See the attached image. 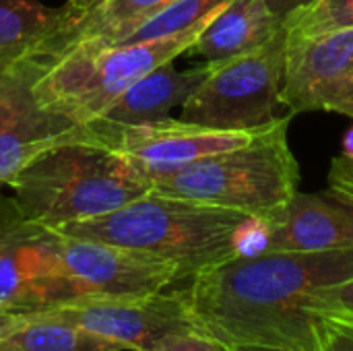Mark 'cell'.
Segmentation results:
<instances>
[{
	"label": "cell",
	"instance_id": "obj_15",
	"mask_svg": "<svg viewBox=\"0 0 353 351\" xmlns=\"http://www.w3.org/2000/svg\"><path fill=\"white\" fill-rule=\"evenodd\" d=\"M285 25L267 8L265 0H230L186 50L205 64H221L250 54L271 41Z\"/></svg>",
	"mask_w": 353,
	"mask_h": 351
},
{
	"label": "cell",
	"instance_id": "obj_30",
	"mask_svg": "<svg viewBox=\"0 0 353 351\" xmlns=\"http://www.w3.org/2000/svg\"><path fill=\"white\" fill-rule=\"evenodd\" d=\"M234 351H279V350H259V348H242V350H234Z\"/></svg>",
	"mask_w": 353,
	"mask_h": 351
},
{
	"label": "cell",
	"instance_id": "obj_9",
	"mask_svg": "<svg viewBox=\"0 0 353 351\" xmlns=\"http://www.w3.org/2000/svg\"><path fill=\"white\" fill-rule=\"evenodd\" d=\"M281 103L290 116L337 112L353 120V27L288 35Z\"/></svg>",
	"mask_w": 353,
	"mask_h": 351
},
{
	"label": "cell",
	"instance_id": "obj_23",
	"mask_svg": "<svg viewBox=\"0 0 353 351\" xmlns=\"http://www.w3.org/2000/svg\"><path fill=\"white\" fill-rule=\"evenodd\" d=\"M153 351H230L217 339L205 335L203 331H184L163 339Z\"/></svg>",
	"mask_w": 353,
	"mask_h": 351
},
{
	"label": "cell",
	"instance_id": "obj_6",
	"mask_svg": "<svg viewBox=\"0 0 353 351\" xmlns=\"http://www.w3.org/2000/svg\"><path fill=\"white\" fill-rule=\"evenodd\" d=\"M288 33L279 31L263 48L211 66L180 110V120L215 130L256 132L279 120Z\"/></svg>",
	"mask_w": 353,
	"mask_h": 351
},
{
	"label": "cell",
	"instance_id": "obj_3",
	"mask_svg": "<svg viewBox=\"0 0 353 351\" xmlns=\"http://www.w3.org/2000/svg\"><path fill=\"white\" fill-rule=\"evenodd\" d=\"M8 188L19 215L48 230L101 217L153 190L97 132L41 151Z\"/></svg>",
	"mask_w": 353,
	"mask_h": 351
},
{
	"label": "cell",
	"instance_id": "obj_5",
	"mask_svg": "<svg viewBox=\"0 0 353 351\" xmlns=\"http://www.w3.org/2000/svg\"><path fill=\"white\" fill-rule=\"evenodd\" d=\"M290 120L292 116L275 120L244 147L203 157L155 178L153 190L263 219L298 192L300 166L288 143Z\"/></svg>",
	"mask_w": 353,
	"mask_h": 351
},
{
	"label": "cell",
	"instance_id": "obj_10",
	"mask_svg": "<svg viewBox=\"0 0 353 351\" xmlns=\"http://www.w3.org/2000/svg\"><path fill=\"white\" fill-rule=\"evenodd\" d=\"M89 126H93L101 143L118 151L149 182L203 157L244 147L259 132L215 130L182 122L180 118L134 126H108L101 122Z\"/></svg>",
	"mask_w": 353,
	"mask_h": 351
},
{
	"label": "cell",
	"instance_id": "obj_13",
	"mask_svg": "<svg viewBox=\"0 0 353 351\" xmlns=\"http://www.w3.org/2000/svg\"><path fill=\"white\" fill-rule=\"evenodd\" d=\"M81 0H0V74L52 64L81 35Z\"/></svg>",
	"mask_w": 353,
	"mask_h": 351
},
{
	"label": "cell",
	"instance_id": "obj_19",
	"mask_svg": "<svg viewBox=\"0 0 353 351\" xmlns=\"http://www.w3.org/2000/svg\"><path fill=\"white\" fill-rule=\"evenodd\" d=\"M174 0H99L83 21L79 39L116 43L134 25Z\"/></svg>",
	"mask_w": 353,
	"mask_h": 351
},
{
	"label": "cell",
	"instance_id": "obj_7",
	"mask_svg": "<svg viewBox=\"0 0 353 351\" xmlns=\"http://www.w3.org/2000/svg\"><path fill=\"white\" fill-rule=\"evenodd\" d=\"M85 298L56 254L54 232L25 221L0 197V308L33 312Z\"/></svg>",
	"mask_w": 353,
	"mask_h": 351
},
{
	"label": "cell",
	"instance_id": "obj_29",
	"mask_svg": "<svg viewBox=\"0 0 353 351\" xmlns=\"http://www.w3.org/2000/svg\"><path fill=\"white\" fill-rule=\"evenodd\" d=\"M0 351H19V350H17V348L8 341V337H6V339H2V341H0Z\"/></svg>",
	"mask_w": 353,
	"mask_h": 351
},
{
	"label": "cell",
	"instance_id": "obj_11",
	"mask_svg": "<svg viewBox=\"0 0 353 351\" xmlns=\"http://www.w3.org/2000/svg\"><path fill=\"white\" fill-rule=\"evenodd\" d=\"M52 232L62 269L85 298L149 296L182 281L178 267L159 257Z\"/></svg>",
	"mask_w": 353,
	"mask_h": 351
},
{
	"label": "cell",
	"instance_id": "obj_4",
	"mask_svg": "<svg viewBox=\"0 0 353 351\" xmlns=\"http://www.w3.org/2000/svg\"><path fill=\"white\" fill-rule=\"evenodd\" d=\"M205 27L139 43L77 39L33 83V99L70 124H93L132 83L186 54Z\"/></svg>",
	"mask_w": 353,
	"mask_h": 351
},
{
	"label": "cell",
	"instance_id": "obj_12",
	"mask_svg": "<svg viewBox=\"0 0 353 351\" xmlns=\"http://www.w3.org/2000/svg\"><path fill=\"white\" fill-rule=\"evenodd\" d=\"M353 248V207L337 194L296 192L283 207L256 219L244 252H327Z\"/></svg>",
	"mask_w": 353,
	"mask_h": 351
},
{
	"label": "cell",
	"instance_id": "obj_25",
	"mask_svg": "<svg viewBox=\"0 0 353 351\" xmlns=\"http://www.w3.org/2000/svg\"><path fill=\"white\" fill-rule=\"evenodd\" d=\"M319 351H353V333L321 319Z\"/></svg>",
	"mask_w": 353,
	"mask_h": 351
},
{
	"label": "cell",
	"instance_id": "obj_2",
	"mask_svg": "<svg viewBox=\"0 0 353 351\" xmlns=\"http://www.w3.org/2000/svg\"><path fill=\"white\" fill-rule=\"evenodd\" d=\"M254 223L256 217L242 211L151 190L112 213L54 230L64 236L159 257L174 263L182 279H190L213 265L242 254Z\"/></svg>",
	"mask_w": 353,
	"mask_h": 351
},
{
	"label": "cell",
	"instance_id": "obj_28",
	"mask_svg": "<svg viewBox=\"0 0 353 351\" xmlns=\"http://www.w3.org/2000/svg\"><path fill=\"white\" fill-rule=\"evenodd\" d=\"M343 155L353 157V126L347 130V134H345V141H343Z\"/></svg>",
	"mask_w": 353,
	"mask_h": 351
},
{
	"label": "cell",
	"instance_id": "obj_31",
	"mask_svg": "<svg viewBox=\"0 0 353 351\" xmlns=\"http://www.w3.org/2000/svg\"><path fill=\"white\" fill-rule=\"evenodd\" d=\"M81 2H85V4H87L89 8H93V6H95V4H97L99 0H81Z\"/></svg>",
	"mask_w": 353,
	"mask_h": 351
},
{
	"label": "cell",
	"instance_id": "obj_1",
	"mask_svg": "<svg viewBox=\"0 0 353 351\" xmlns=\"http://www.w3.org/2000/svg\"><path fill=\"white\" fill-rule=\"evenodd\" d=\"M350 277L353 248L252 252L196 273L182 294L196 329L230 351H319L321 319L306 298Z\"/></svg>",
	"mask_w": 353,
	"mask_h": 351
},
{
	"label": "cell",
	"instance_id": "obj_17",
	"mask_svg": "<svg viewBox=\"0 0 353 351\" xmlns=\"http://www.w3.org/2000/svg\"><path fill=\"white\" fill-rule=\"evenodd\" d=\"M29 314V323L8 337L19 351H126L120 343L74 323L46 317L39 310Z\"/></svg>",
	"mask_w": 353,
	"mask_h": 351
},
{
	"label": "cell",
	"instance_id": "obj_24",
	"mask_svg": "<svg viewBox=\"0 0 353 351\" xmlns=\"http://www.w3.org/2000/svg\"><path fill=\"white\" fill-rule=\"evenodd\" d=\"M329 190L353 207V157L339 155L329 170Z\"/></svg>",
	"mask_w": 353,
	"mask_h": 351
},
{
	"label": "cell",
	"instance_id": "obj_20",
	"mask_svg": "<svg viewBox=\"0 0 353 351\" xmlns=\"http://www.w3.org/2000/svg\"><path fill=\"white\" fill-rule=\"evenodd\" d=\"M50 64H29L12 72L0 74V126L12 124L39 110L31 87Z\"/></svg>",
	"mask_w": 353,
	"mask_h": 351
},
{
	"label": "cell",
	"instance_id": "obj_21",
	"mask_svg": "<svg viewBox=\"0 0 353 351\" xmlns=\"http://www.w3.org/2000/svg\"><path fill=\"white\" fill-rule=\"evenodd\" d=\"M352 27L353 0H314L285 23L288 35H319Z\"/></svg>",
	"mask_w": 353,
	"mask_h": 351
},
{
	"label": "cell",
	"instance_id": "obj_26",
	"mask_svg": "<svg viewBox=\"0 0 353 351\" xmlns=\"http://www.w3.org/2000/svg\"><path fill=\"white\" fill-rule=\"evenodd\" d=\"M314 0H265L267 8L285 25L294 14H298L300 10L308 8Z\"/></svg>",
	"mask_w": 353,
	"mask_h": 351
},
{
	"label": "cell",
	"instance_id": "obj_8",
	"mask_svg": "<svg viewBox=\"0 0 353 351\" xmlns=\"http://www.w3.org/2000/svg\"><path fill=\"white\" fill-rule=\"evenodd\" d=\"M39 312L74 323L132 351H153L163 339L196 329L184 294L165 290L128 298L91 296Z\"/></svg>",
	"mask_w": 353,
	"mask_h": 351
},
{
	"label": "cell",
	"instance_id": "obj_27",
	"mask_svg": "<svg viewBox=\"0 0 353 351\" xmlns=\"http://www.w3.org/2000/svg\"><path fill=\"white\" fill-rule=\"evenodd\" d=\"M29 312H19V310H8L0 308V341L10 337L17 329L29 323Z\"/></svg>",
	"mask_w": 353,
	"mask_h": 351
},
{
	"label": "cell",
	"instance_id": "obj_18",
	"mask_svg": "<svg viewBox=\"0 0 353 351\" xmlns=\"http://www.w3.org/2000/svg\"><path fill=\"white\" fill-rule=\"evenodd\" d=\"M230 0H174L159 8L130 31H126L116 43H139L165 35L186 31L190 27L209 23Z\"/></svg>",
	"mask_w": 353,
	"mask_h": 351
},
{
	"label": "cell",
	"instance_id": "obj_22",
	"mask_svg": "<svg viewBox=\"0 0 353 351\" xmlns=\"http://www.w3.org/2000/svg\"><path fill=\"white\" fill-rule=\"evenodd\" d=\"M306 310L353 333V277L312 292L306 298Z\"/></svg>",
	"mask_w": 353,
	"mask_h": 351
},
{
	"label": "cell",
	"instance_id": "obj_16",
	"mask_svg": "<svg viewBox=\"0 0 353 351\" xmlns=\"http://www.w3.org/2000/svg\"><path fill=\"white\" fill-rule=\"evenodd\" d=\"M91 134L89 126L70 124L41 108L12 124L0 126V188L8 186V182L41 151Z\"/></svg>",
	"mask_w": 353,
	"mask_h": 351
},
{
	"label": "cell",
	"instance_id": "obj_14",
	"mask_svg": "<svg viewBox=\"0 0 353 351\" xmlns=\"http://www.w3.org/2000/svg\"><path fill=\"white\" fill-rule=\"evenodd\" d=\"M209 72V64L178 70L174 62H168L132 83L97 122L108 126H134L168 120L174 110H182Z\"/></svg>",
	"mask_w": 353,
	"mask_h": 351
}]
</instances>
